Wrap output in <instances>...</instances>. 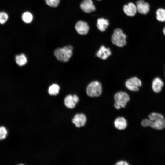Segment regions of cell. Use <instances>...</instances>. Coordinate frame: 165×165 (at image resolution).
Wrapping results in <instances>:
<instances>
[{
  "label": "cell",
  "mask_w": 165,
  "mask_h": 165,
  "mask_svg": "<svg viewBox=\"0 0 165 165\" xmlns=\"http://www.w3.org/2000/svg\"><path fill=\"white\" fill-rule=\"evenodd\" d=\"M75 28L77 33L81 35L87 34L89 30V27L87 23L81 20L76 23Z\"/></svg>",
  "instance_id": "9"
},
{
  "label": "cell",
  "mask_w": 165,
  "mask_h": 165,
  "mask_svg": "<svg viewBox=\"0 0 165 165\" xmlns=\"http://www.w3.org/2000/svg\"><path fill=\"white\" fill-rule=\"evenodd\" d=\"M164 77H165V67H164Z\"/></svg>",
  "instance_id": "27"
},
{
  "label": "cell",
  "mask_w": 165,
  "mask_h": 165,
  "mask_svg": "<svg viewBox=\"0 0 165 165\" xmlns=\"http://www.w3.org/2000/svg\"><path fill=\"white\" fill-rule=\"evenodd\" d=\"M7 130L4 126L0 127V140L5 139L7 134Z\"/></svg>",
  "instance_id": "24"
},
{
  "label": "cell",
  "mask_w": 165,
  "mask_h": 165,
  "mask_svg": "<svg viewBox=\"0 0 165 165\" xmlns=\"http://www.w3.org/2000/svg\"><path fill=\"white\" fill-rule=\"evenodd\" d=\"M143 85V82L139 77L134 76L132 77L126 81L125 85L129 90L134 92L139 91Z\"/></svg>",
  "instance_id": "5"
},
{
  "label": "cell",
  "mask_w": 165,
  "mask_h": 165,
  "mask_svg": "<svg viewBox=\"0 0 165 165\" xmlns=\"http://www.w3.org/2000/svg\"><path fill=\"white\" fill-rule=\"evenodd\" d=\"M148 118L149 119L152 121L164 119V116L162 114L155 112L150 113L148 115Z\"/></svg>",
  "instance_id": "21"
},
{
  "label": "cell",
  "mask_w": 165,
  "mask_h": 165,
  "mask_svg": "<svg viewBox=\"0 0 165 165\" xmlns=\"http://www.w3.org/2000/svg\"><path fill=\"white\" fill-rule=\"evenodd\" d=\"M82 10L89 13L95 11L96 7L92 0H83L80 5Z\"/></svg>",
  "instance_id": "10"
},
{
  "label": "cell",
  "mask_w": 165,
  "mask_h": 165,
  "mask_svg": "<svg viewBox=\"0 0 165 165\" xmlns=\"http://www.w3.org/2000/svg\"><path fill=\"white\" fill-rule=\"evenodd\" d=\"M79 101V98L76 94H68L64 99V104L65 107L68 109L74 108Z\"/></svg>",
  "instance_id": "7"
},
{
  "label": "cell",
  "mask_w": 165,
  "mask_h": 165,
  "mask_svg": "<svg viewBox=\"0 0 165 165\" xmlns=\"http://www.w3.org/2000/svg\"><path fill=\"white\" fill-rule=\"evenodd\" d=\"M73 47L68 45L62 48H58L55 50L54 54L57 59L63 62H67L73 54Z\"/></svg>",
  "instance_id": "1"
},
{
  "label": "cell",
  "mask_w": 165,
  "mask_h": 165,
  "mask_svg": "<svg viewBox=\"0 0 165 165\" xmlns=\"http://www.w3.org/2000/svg\"><path fill=\"white\" fill-rule=\"evenodd\" d=\"M114 99L115 103L114 107L117 109H119L121 107L124 108L130 100L128 94L123 91L117 92L114 95Z\"/></svg>",
  "instance_id": "3"
},
{
  "label": "cell",
  "mask_w": 165,
  "mask_h": 165,
  "mask_svg": "<svg viewBox=\"0 0 165 165\" xmlns=\"http://www.w3.org/2000/svg\"><path fill=\"white\" fill-rule=\"evenodd\" d=\"M102 90L101 83L99 81H94L90 82L86 88L87 95L91 97H97L101 94Z\"/></svg>",
  "instance_id": "4"
},
{
  "label": "cell",
  "mask_w": 165,
  "mask_h": 165,
  "mask_svg": "<svg viewBox=\"0 0 165 165\" xmlns=\"http://www.w3.org/2000/svg\"><path fill=\"white\" fill-rule=\"evenodd\" d=\"M137 11L140 14L146 15L150 10L149 4L143 0H138L136 2Z\"/></svg>",
  "instance_id": "11"
},
{
  "label": "cell",
  "mask_w": 165,
  "mask_h": 165,
  "mask_svg": "<svg viewBox=\"0 0 165 165\" xmlns=\"http://www.w3.org/2000/svg\"><path fill=\"white\" fill-rule=\"evenodd\" d=\"M116 165H129V163L127 162L126 161L121 160L118 162H117L116 163Z\"/></svg>",
  "instance_id": "25"
},
{
  "label": "cell",
  "mask_w": 165,
  "mask_h": 165,
  "mask_svg": "<svg viewBox=\"0 0 165 165\" xmlns=\"http://www.w3.org/2000/svg\"><path fill=\"white\" fill-rule=\"evenodd\" d=\"M127 35L122 30L119 28L116 29L112 35L111 40L112 43L118 47H122L127 44Z\"/></svg>",
  "instance_id": "2"
},
{
  "label": "cell",
  "mask_w": 165,
  "mask_h": 165,
  "mask_svg": "<svg viewBox=\"0 0 165 165\" xmlns=\"http://www.w3.org/2000/svg\"><path fill=\"white\" fill-rule=\"evenodd\" d=\"M123 10L125 14L130 16H134L137 11L136 5L131 2L123 6Z\"/></svg>",
  "instance_id": "13"
},
{
  "label": "cell",
  "mask_w": 165,
  "mask_h": 165,
  "mask_svg": "<svg viewBox=\"0 0 165 165\" xmlns=\"http://www.w3.org/2000/svg\"><path fill=\"white\" fill-rule=\"evenodd\" d=\"M111 51L110 48L106 47L102 45L96 53V55L98 57L103 60L106 59L111 55Z\"/></svg>",
  "instance_id": "12"
},
{
  "label": "cell",
  "mask_w": 165,
  "mask_h": 165,
  "mask_svg": "<svg viewBox=\"0 0 165 165\" xmlns=\"http://www.w3.org/2000/svg\"><path fill=\"white\" fill-rule=\"evenodd\" d=\"M22 20L25 23H29L31 22L33 19L32 14L29 12L24 13L22 15Z\"/></svg>",
  "instance_id": "20"
},
{
  "label": "cell",
  "mask_w": 165,
  "mask_h": 165,
  "mask_svg": "<svg viewBox=\"0 0 165 165\" xmlns=\"http://www.w3.org/2000/svg\"><path fill=\"white\" fill-rule=\"evenodd\" d=\"M163 35L165 36V27L163 29Z\"/></svg>",
  "instance_id": "26"
},
{
  "label": "cell",
  "mask_w": 165,
  "mask_h": 165,
  "mask_svg": "<svg viewBox=\"0 0 165 165\" xmlns=\"http://www.w3.org/2000/svg\"><path fill=\"white\" fill-rule=\"evenodd\" d=\"M165 85L164 80L159 76L154 77L152 80L151 87L155 93L158 94L162 91Z\"/></svg>",
  "instance_id": "6"
},
{
  "label": "cell",
  "mask_w": 165,
  "mask_h": 165,
  "mask_svg": "<svg viewBox=\"0 0 165 165\" xmlns=\"http://www.w3.org/2000/svg\"><path fill=\"white\" fill-rule=\"evenodd\" d=\"M156 18L161 22L165 21V9L162 8L158 9L156 11Z\"/></svg>",
  "instance_id": "19"
},
{
  "label": "cell",
  "mask_w": 165,
  "mask_h": 165,
  "mask_svg": "<svg viewBox=\"0 0 165 165\" xmlns=\"http://www.w3.org/2000/svg\"><path fill=\"white\" fill-rule=\"evenodd\" d=\"M109 25V21L104 18L97 19V25L98 29L101 32L105 31Z\"/></svg>",
  "instance_id": "16"
},
{
  "label": "cell",
  "mask_w": 165,
  "mask_h": 165,
  "mask_svg": "<svg viewBox=\"0 0 165 165\" xmlns=\"http://www.w3.org/2000/svg\"><path fill=\"white\" fill-rule=\"evenodd\" d=\"M8 19V16L7 13L4 12H0V23H5Z\"/></svg>",
  "instance_id": "23"
},
{
  "label": "cell",
  "mask_w": 165,
  "mask_h": 165,
  "mask_svg": "<svg viewBox=\"0 0 165 165\" xmlns=\"http://www.w3.org/2000/svg\"><path fill=\"white\" fill-rule=\"evenodd\" d=\"M114 125L116 128L119 130H124L127 126V122L124 118L122 117H118L115 120Z\"/></svg>",
  "instance_id": "15"
},
{
  "label": "cell",
  "mask_w": 165,
  "mask_h": 165,
  "mask_svg": "<svg viewBox=\"0 0 165 165\" xmlns=\"http://www.w3.org/2000/svg\"><path fill=\"white\" fill-rule=\"evenodd\" d=\"M86 116L83 113L75 114L72 119V122L78 128L84 126L86 122Z\"/></svg>",
  "instance_id": "8"
},
{
  "label": "cell",
  "mask_w": 165,
  "mask_h": 165,
  "mask_svg": "<svg viewBox=\"0 0 165 165\" xmlns=\"http://www.w3.org/2000/svg\"><path fill=\"white\" fill-rule=\"evenodd\" d=\"M15 61L16 64L20 66L24 65L28 62L26 56L23 53L16 55Z\"/></svg>",
  "instance_id": "17"
},
{
  "label": "cell",
  "mask_w": 165,
  "mask_h": 165,
  "mask_svg": "<svg viewBox=\"0 0 165 165\" xmlns=\"http://www.w3.org/2000/svg\"><path fill=\"white\" fill-rule=\"evenodd\" d=\"M60 87L56 84H53L48 88V93L50 95L56 96L59 93Z\"/></svg>",
  "instance_id": "18"
},
{
  "label": "cell",
  "mask_w": 165,
  "mask_h": 165,
  "mask_svg": "<svg viewBox=\"0 0 165 165\" xmlns=\"http://www.w3.org/2000/svg\"><path fill=\"white\" fill-rule=\"evenodd\" d=\"M97 0L98 1H101V0Z\"/></svg>",
  "instance_id": "28"
},
{
  "label": "cell",
  "mask_w": 165,
  "mask_h": 165,
  "mask_svg": "<svg viewBox=\"0 0 165 165\" xmlns=\"http://www.w3.org/2000/svg\"><path fill=\"white\" fill-rule=\"evenodd\" d=\"M148 127L153 129L161 130L165 128V119H159L152 121L150 119Z\"/></svg>",
  "instance_id": "14"
},
{
  "label": "cell",
  "mask_w": 165,
  "mask_h": 165,
  "mask_svg": "<svg viewBox=\"0 0 165 165\" xmlns=\"http://www.w3.org/2000/svg\"><path fill=\"white\" fill-rule=\"evenodd\" d=\"M45 1L48 6L53 7H57L60 2V0H45Z\"/></svg>",
  "instance_id": "22"
}]
</instances>
